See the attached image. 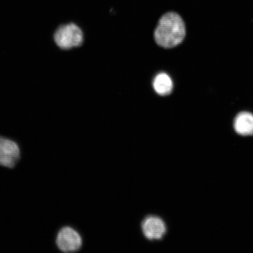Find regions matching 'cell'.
<instances>
[{"label": "cell", "mask_w": 253, "mask_h": 253, "mask_svg": "<svg viewBox=\"0 0 253 253\" xmlns=\"http://www.w3.org/2000/svg\"><path fill=\"white\" fill-rule=\"evenodd\" d=\"M185 34V25L181 16L175 12H168L158 24L155 31V40L160 46L169 48L181 43Z\"/></svg>", "instance_id": "obj_1"}, {"label": "cell", "mask_w": 253, "mask_h": 253, "mask_svg": "<svg viewBox=\"0 0 253 253\" xmlns=\"http://www.w3.org/2000/svg\"><path fill=\"white\" fill-rule=\"evenodd\" d=\"M21 159V149L17 142L0 135V167L13 169Z\"/></svg>", "instance_id": "obj_4"}, {"label": "cell", "mask_w": 253, "mask_h": 253, "mask_svg": "<svg viewBox=\"0 0 253 253\" xmlns=\"http://www.w3.org/2000/svg\"><path fill=\"white\" fill-rule=\"evenodd\" d=\"M142 232L145 238L151 241L163 239L167 233V226L164 221L157 216H148L141 223Z\"/></svg>", "instance_id": "obj_5"}, {"label": "cell", "mask_w": 253, "mask_h": 253, "mask_svg": "<svg viewBox=\"0 0 253 253\" xmlns=\"http://www.w3.org/2000/svg\"><path fill=\"white\" fill-rule=\"evenodd\" d=\"M234 127L237 134L243 136L253 135V115L249 112H242L236 116Z\"/></svg>", "instance_id": "obj_6"}, {"label": "cell", "mask_w": 253, "mask_h": 253, "mask_svg": "<svg viewBox=\"0 0 253 253\" xmlns=\"http://www.w3.org/2000/svg\"><path fill=\"white\" fill-rule=\"evenodd\" d=\"M153 86L158 94L166 96L172 92L173 82L169 75L162 73L155 78Z\"/></svg>", "instance_id": "obj_7"}, {"label": "cell", "mask_w": 253, "mask_h": 253, "mask_svg": "<svg viewBox=\"0 0 253 253\" xmlns=\"http://www.w3.org/2000/svg\"><path fill=\"white\" fill-rule=\"evenodd\" d=\"M56 245L60 251L72 253L80 251L82 248V237L77 230L70 226H64L57 233Z\"/></svg>", "instance_id": "obj_3"}, {"label": "cell", "mask_w": 253, "mask_h": 253, "mask_svg": "<svg viewBox=\"0 0 253 253\" xmlns=\"http://www.w3.org/2000/svg\"><path fill=\"white\" fill-rule=\"evenodd\" d=\"M54 41L60 48L71 49L80 46L83 42V32L75 24L63 25L55 31Z\"/></svg>", "instance_id": "obj_2"}]
</instances>
